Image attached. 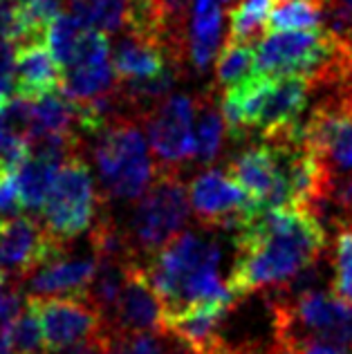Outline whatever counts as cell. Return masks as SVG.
Instances as JSON below:
<instances>
[{
	"mask_svg": "<svg viewBox=\"0 0 352 354\" xmlns=\"http://www.w3.org/2000/svg\"><path fill=\"white\" fill-rule=\"evenodd\" d=\"M220 247L191 231H182L146 267L148 281L162 305V321L193 310V307L236 301L227 281L220 278Z\"/></svg>",
	"mask_w": 352,
	"mask_h": 354,
	"instance_id": "7a4b0ae2",
	"label": "cell"
},
{
	"mask_svg": "<svg viewBox=\"0 0 352 354\" xmlns=\"http://www.w3.org/2000/svg\"><path fill=\"white\" fill-rule=\"evenodd\" d=\"M189 191L180 173L155 171L148 191L137 200L124 238L133 260L146 265L155 254L178 238L189 222Z\"/></svg>",
	"mask_w": 352,
	"mask_h": 354,
	"instance_id": "3957f363",
	"label": "cell"
},
{
	"mask_svg": "<svg viewBox=\"0 0 352 354\" xmlns=\"http://www.w3.org/2000/svg\"><path fill=\"white\" fill-rule=\"evenodd\" d=\"M9 348L12 354H48L41 321L27 301L9 328Z\"/></svg>",
	"mask_w": 352,
	"mask_h": 354,
	"instance_id": "44dd1931",
	"label": "cell"
},
{
	"mask_svg": "<svg viewBox=\"0 0 352 354\" xmlns=\"http://www.w3.org/2000/svg\"><path fill=\"white\" fill-rule=\"evenodd\" d=\"M106 198L97 191L95 177L83 153L70 155L54 177L41 209V225L61 245H70L95 227Z\"/></svg>",
	"mask_w": 352,
	"mask_h": 354,
	"instance_id": "5b68a950",
	"label": "cell"
},
{
	"mask_svg": "<svg viewBox=\"0 0 352 354\" xmlns=\"http://www.w3.org/2000/svg\"><path fill=\"white\" fill-rule=\"evenodd\" d=\"M225 0H193V18L189 23V59L198 70H207L218 52Z\"/></svg>",
	"mask_w": 352,
	"mask_h": 354,
	"instance_id": "9a60e30c",
	"label": "cell"
},
{
	"mask_svg": "<svg viewBox=\"0 0 352 354\" xmlns=\"http://www.w3.org/2000/svg\"><path fill=\"white\" fill-rule=\"evenodd\" d=\"M272 330L352 348V305L319 290L279 292L272 298Z\"/></svg>",
	"mask_w": 352,
	"mask_h": 354,
	"instance_id": "8992f818",
	"label": "cell"
},
{
	"mask_svg": "<svg viewBox=\"0 0 352 354\" xmlns=\"http://www.w3.org/2000/svg\"><path fill=\"white\" fill-rule=\"evenodd\" d=\"M97 269L99 260L95 254L70 256L63 251L27 281V290L32 296H88Z\"/></svg>",
	"mask_w": 352,
	"mask_h": 354,
	"instance_id": "4fadbf2b",
	"label": "cell"
},
{
	"mask_svg": "<svg viewBox=\"0 0 352 354\" xmlns=\"http://www.w3.org/2000/svg\"><path fill=\"white\" fill-rule=\"evenodd\" d=\"M350 218H352V204H350Z\"/></svg>",
	"mask_w": 352,
	"mask_h": 354,
	"instance_id": "f546056e",
	"label": "cell"
},
{
	"mask_svg": "<svg viewBox=\"0 0 352 354\" xmlns=\"http://www.w3.org/2000/svg\"><path fill=\"white\" fill-rule=\"evenodd\" d=\"M86 30L88 27H83L79 18L70 12H63L59 18H54V23L48 30V45L63 68L72 65L74 54H77V45L81 41V34Z\"/></svg>",
	"mask_w": 352,
	"mask_h": 354,
	"instance_id": "7402d4cb",
	"label": "cell"
},
{
	"mask_svg": "<svg viewBox=\"0 0 352 354\" xmlns=\"http://www.w3.org/2000/svg\"><path fill=\"white\" fill-rule=\"evenodd\" d=\"M335 278L332 294L344 303L352 305V227H341L335 238V256H332Z\"/></svg>",
	"mask_w": 352,
	"mask_h": 354,
	"instance_id": "603a6c76",
	"label": "cell"
},
{
	"mask_svg": "<svg viewBox=\"0 0 352 354\" xmlns=\"http://www.w3.org/2000/svg\"><path fill=\"white\" fill-rule=\"evenodd\" d=\"M108 52H110L108 36L101 30H86L81 34V41L77 45V54H74L72 65L104 63V61H108Z\"/></svg>",
	"mask_w": 352,
	"mask_h": 354,
	"instance_id": "d4e9b609",
	"label": "cell"
},
{
	"mask_svg": "<svg viewBox=\"0 0 352 354\" xmlns=\"http://www.w3.org/2000/svg\"><path fill=\"white\" fill-rule=\"evenodd\" d=\"M267 354H352V348L330 343L312 337H294V334H274Z\"/></svg>",
	"mask_w": 352,
	"mask_h": 354,
	"instance_id": "cb8c5ba5",
	"label": "cell"
},
{
	"mask_svg": "<svg viewBox=\"0 0 352 354\" xmlns=\"http://www.w3.org/2000/svg\"><path fill=\"white\" fill-rule=\"evenodd\" d=\"M341 3H344V5H346V9L352 14V0H341Z\"/></svg>",
	"mask_w": 352,
	"mask_h": 354,
	"instance_id": "f1b7e54d",
	"label": "cell"
},
{
	"mask_svg": "<svg viewBox=\"0 0 352 354\" xmlns=\"http://www.w3.org/2000/svg\"><path fill=\"white\" fill-rule=\"evenodd\" d=\"M169 52L160 39L140 32H128L113 52V70L119 81H146L171 68ZM178 68V65H175Z\"/></svg>",
	"mask_w": 352,
	"mask_h": 354,
	"instance_id": "5bb4252c",
	"label": "cell"
},
{
	"mask_svg": "<svg viewBox=\"0 0 352 354\" xmlns=\"http://www.w3.org/2000/svg\"><path fill=\"white\" fill-rule=\"evenodd\" d=\"M32 305L43 328L48 354H63L83 343L99 339L106 330V319L90 296H32Z\"/></svg>",
	"mask_w": 352,
	"mask_h": 354,
	"instance_id": "52a82bcc",
	"label": "cell"
},
{
	"mask_svg": "<svg viewBox=\"0 0 352 354\" xmlns=\"http://www.w3.org/2000/svg\"><path fill=\"white\" fill-rule=\"evenodd\" d=\"M196 164L209 166L218 160V155L222 151V142H225V117H222V108H218L216 95L213 88L202 92L196 97Z\"/></svg>",
	"mask_w": 352,
	"mask_h": 354,
	"instance_id": "e0dca14e",
	"label": "cell"
},
{
	"mask_svg": "<svg viewBox=\"0 0 352 354\" xmlns=\"http://www.w3.org/2000/svg\"><path fill=\"white\" fill-rule=\"evenodd\" d=\"M236 260L227 278L238 301L256 292L279 294L317 267L328 249L323 222L310 209L258 211L236 231Z\"/></svg>",
	"mask_w": 352,
	"mask_h": 354,
	"instance_id": "6da1fadb",
	"label": "cell"
},
{
	"mask_svg": "<svg viewBox=\"0 0 352 354\" xmlns=\"http://www.w3.org/2000/svg\"><path fill=\"white\" fill-rule=\"evenodd\" d=\"M12 95H14V81L0 74V113L12 104Z\"/></svg>",
	"mask_w": 352,
	"mask_h": 354,
	"instance_id": "4316f807",
	"label": "cell"
},
{
	"mask_svg": "<svg viewBox=\"0 0 352 354\" xmlns=\"http://www.w3.org/2000/svg\"><path fill=\"white\" fill-rule=\"evenodd\" d=\"M68 251L30 213L0 216V274L7 281H30L43 265Z\"/></svg>",
	"mask_w": 352,
	"mask_h": 354,
	"instance_id": "9c48e42d",
	"label": "cell"
},
{
	"mask_svg": "<svg viewBox=\"0 0 352 354\" xmlns=\"http://www.w3.org/2000/svg\"><path fill=\"white\" fill-rule=\"evenodd\" d=\"M63 162L66 160H61V157L52 153L32 151V155L18 166L16 180L23 213H41L54 184V177H57Z\"/></svg>",
	"mask_w": 352,
	"mask_h": 354,
	"instance_id": "2e32d148",
	"label": "cell"
},
{
	"mask_svg": "<svg viewBox=\"0 0 352 354\" xmlns=\"http://www.w3.org/2000/svg\"><path fill=\"white\" fill-rule=\"evenodd\" d=\"M166 337L169 334L162 332H117L106 328L104 348L106 354H171L164 343Z\"/></svg>",
	"mask_w": 352,
	"mask_h": 354,
	"instance_id": "ffe728a7",
	"label": "cell"
},
{
	"mask_svg": "<svg viewBox=\"0 0 352 354\" xmlns=\"http://www.w3.org/2000/svg\"><path fill=\"white\" fill-rule=\"evenodd\" d=\"M0 354H12V348H9V332L0 330Z\"/></svg>",
	"mask_w": 352,
	"mask_h": 354,
	"instance_id": "83f0119b",
	"label": "cell"
},
{
	"mask_svg": "<svg viewBox=\"0 0 352 354\" xmlns=\"http://www.w3.org/2000/svg\"><path fill=\"white\" fill-rule=\"evenodd\" d=\"M189 204L207 229H240L261 209L231 180L225 169H205L189 184Z\"/></svg>",
	"mask_w": 352,
	"mask_h": 354,
	"instance_id": "30bf717a",
	"label": "cell"
},
{
	"mask_svg": "<svg viewBox=\"0 0 352 354\" xmlns=\"http://www.w3.org/2000/svg\"><path fill=\"white\" fill-rule=\"evenodd\" d=\"M140 119H119L95 139V164L101 182V195L108 200L135 202L148 191L155 164L148 153Z\"/></svg>",
	"mask_w": 352,
	"mask_h": 354,
	"instance_id": "277c9868",
	"label": "cell"
},
{
	"mask_svg": "<svg viewBox=\"0 0 352 354\" xmlns=\"http://www.w3.org/2000/svg\"><path fill=\"white\" fill-rule=\"evenodd\" d=\"M63 354H106V348H104V334H101L99 339L90 341V343H83L79 348H72Z\"/></svg>",
	"mask_w": 352,
	"mask_h": 354,
	"instance_id": "484cf974",
	"label": "cell"
},
{
	"mask_svg": "<svg viewBox=\"0 0 352 354\" xmlns=\"http://www.w3.org/2000/svg\"><path fill=\"white\" fill-rule=\"evenodd\" d=\"M106 328L117 332H162V305L142 263L133 260L126 265L122 292L113 314L106 319Z\"/></svg>",
	"mask_w": 352,
	"mask_h": 354,
	"instance_id": "8fae6325",
	"label": "cell"
},
{
	"mask_svg": "<svg viewBox=\"0 0 352 354\" xmlns=\"http://www.w3.org/2000/svg\"><path fill=\"white\" fill-rule=\"evenodd\" d=\"M119 86V79L113 70V63H90V65H72L63 81V92L70 101H92L104 97Z\"/></svg>",
	"mask_w": 352,
	"mask_h": 354,
	"instance_id": "ac0fdd59",
	"label": "cell"
},
{
	"mask_svg": "<svg viewBox=\"0 0 352 354\" xmlns=\"http://www.w3.org/2000/svg\"><path fill=\"white\" fill-rule=\"evenodd\" d=\"M14 95L23 101H39L57 95L66 81L63 65L52 54L48 41L25 43L14 48Z\"/></svg>",
	"mask_w": 352,
	"mask_h": 354,
	"instance_id": "7c38bea8",
	"label": "cell"
},
{
	"mask_svg": "<svg viewBox=\"0 0 352 354\" xmlns=\"http://www.w3.org/2000/svg\"><path fill=\"white\" fill-rule=\"evenodd\" d=\"M256 72V48L254 43L227 41L216 61V81L220 88H234Z\"/></svg>",
	"mask_w": 352,
	"mask_h": 354,
	"instance_id": "d6986e66",
	"label": "cell"
},
{
	"mask_svg": "<svg viewBox=\"0 0 352 354\" xmlns=\"http://www.w3.org/2000/svg\"><path fill=\"white\" fill-rule=\"evenodd\" d=\"M196 97L169 95L146 115L144 124L151 139L155 171L180 173L196 160Z\"/></svg>",
	"mask_w": 352,
	"mask_h": 354,
	"instance_id": "ba28073f",
	"label": "cell"
}]
</instances>
